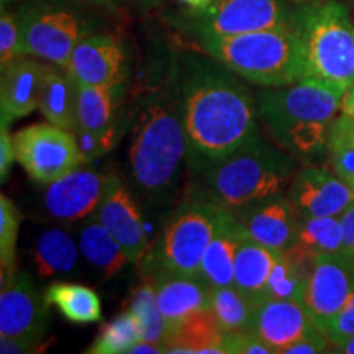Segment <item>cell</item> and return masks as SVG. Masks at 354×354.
<instances>
[{
    "label": "cell",
    "instance_id": "6da1fadb",
    "mask_svg": "<svg viewBox=\"0 0 354 354\" xmlns=\"http://www.w3.org/2000/svg\"><path fill=\"white\" fill-rule=\"evenodd\" d=\"M187 162L198 172L259 135L258 102L220 63H196L180 77Z\"/></svg>",
    "mask_w": 354,
    "mask_h": 354
},
{
    "label": "cell",
    "instance_id": "7a4b0ae2",
    "mask_svg": "<svg viewBox=\"0 0 354 354\" xmlns=\"http://www.w3.org/2000/svg\"><path fill=\"white\" fill-rule=\"evenodd\" d=\"M187 140L183 86L177 73L161 86L135 99L130 141V174L135 187L149 198H161L174 185Z\"/></svg>",
    "mask_w": 354,
    "mask_h": 354
},
{
    "label": "cell",
    "instance_id": "3957f363",
    "mask_svg": "<svg viewBox=\"0 0 354 354\" xmlns=\"http://www.w3.org/2000/svg\"><path fill=\"white\" fill-rule=\"evenodd\" d=\"M344 91L318 77H304L258 94L259 118L277 146L302 158L326 149L330 127Z\"/></svg>",
    "mask_w": 354,
    "mask_h": 354
},
{
    "label": "cell",
    "instance_id": "277c9868",
    "mask_svg": "<svg viewBox=\"0 0 354 354\" xmlns=\"http://www.w3.org/2000/svg\"><path fill=\"white\" fill-rule=\"evenodd\" d=\"M198 43L216 63L254 86L284 87L307 77L295 24L236 37L202 38Z\"/></svg>",
    "mask_w": 354,
    "mask_h": 354
},
{
    "label": "cell",
    "instance_id": "5b68a950",
    "mask_svg": "<svg viewBox=\"0 0 354 354\" xmlns=\"http://www.w3.org/2000/svg\"><path fill=\"white\" fill-rule=\"evenodd\" d=\"M295 161L261 133L228 158L202 171L210 201L227 210L282 194L294 179Z\"/></svg>",
    "mask_w": 354,
    "mask_h": 354
},
{
    "label": "cell",
    "instance_id": "8992f818",
    "mask_svg": "<svg viewBox=\"0 0 354 354\" xmlns=\"http://www.w3.org/2000/svg\"><path fill=\"white\" fill-rule=\"evenodd\" d=\"M307 77L346 92L354 84V21L342 0L302 3L295 12Z\"/></svg>",
    "mask_w": 354,
    "mask_h": 354
},
{
    "label": "cell",
    "instance_id": "52a82bcc",
    "mask_svg": "<svg viewBox=\"0 0 354 354\" xmlns=\"http://www.w3.org/2000/svg\"><path fill=\"white\" fill-rule=\"evenodd\" d=\"M223 207L194 198L180 203L167 218L156 241L141 258V274L149 279L161 272L198 274L207 246L218 228Z\"/></svg>",
    "mask_w": 354,
    "mask_h": 354
},
{
    "label": "cell",
    "instance_id": "ba28073f",
    "mask_svg": "<svg viewBox=\"0 0 354 354\" xmlns=\"http://www.w3.org/2000/svg\"><path fill=\"white\" fill-rule=\"evenodd\" d=\"M24 55L64 68L76 46L94 33V20L66 0H32L19 10Z\"/></svg>",
    "mask_w": 354,
    "mask_h": 354
},
{
    "label": "cell",
    "instance_id": "9c48e42d",
    "mask_svg": "<svg viewBox=\"0 0 354 354\" xmlns=\"http://www.w3.org/2000/svg\"><path fill=\"white\" fill-rule=\"evenodd\" d=\"M295 12L286 0H215L185 13L184 24L197 39L236 37L294 25Z\"/></svg>",
    "mask_w": 354,
    "mask_h": 354
},
{
    "label": "cell",
    "instance_id": "30bf717a",
    "mask_svg": "<svg viewBox=\"0 0 354 354\" xmlns=\"http://www.w3.org/2000/svg\"><path fill=\"white\" fill-rule=\"evenodd\" d=\"M13 146L26 174L44 185L86 165L74 133L50 122L21 128L13 135Z\"/></svg>",
    "mask_w": 354,
    "mask_h": 354
},
{
    "label": "cell",
    "instance_id": "8fae6325",
    "mask_svg": "<svg viewBox=\"0 0 354 354\" xmlns=\"http://www.w3.org/2000/svg\"><path fill=\"white\" fill-rule=\"evenodd\" d=\"M354 292V263L346 254H320L313 261L304 307L323 333Z\"/></svg>",
    "mask_w": 354,
    "mask_h": 354
},
{
    "label": "cell",
    "instance_id": "7c38bea8",
    "mask_svg": "<svg viewBox=\"0 0 354 354\" xmlns=\"http://www.w3.org/2000/svg\"><path fill=\"white\" fill-rule=\"evenodd\" d=\"M48 305L28 274L15 272L2 282L0 336L43 339L48 328Z\"/></svg>",
    "mask_w": 354,
    "mask_h": 354
},
{
    "label": "cell",
    "instance_id": "4fadbf2b",
    "mask_svg": "<svg viewBox=\"0 0 354 354\" xmlns=\"http://www.w3.org/2000/svg\"><path fill=\"white\" fill-rule=\"evenodd\" d=\"M66 71L86 86H122L127 81L125 46L115 35H88L73 51Z\"/></svg>",
    "mask_w": 354,
    "mask_h": 354
},
{
    "label": "cell",
    "instance_id": "5bb4252c",
    "mask_svg": "<svg viewBox=\"0 0 354 354\" xmlns=\"http://www.w3.org/2000/svg\"><path fill=\"white\" fill-rule=\"evenodd\" d=\"M95 216L120 243L130 263H138L148 251L143 218L131 192L118 176H109Z\"/></svg>",
    "mask_w": 354,
    "mask_h": 354
},
{
    "label": "cell",
    "instance_id": "9a60e30c",
    "mask_svg": "<svg viewBox=\"0 0 354 354\" xmlns=\"http://www.w3.org/2000/svg\"><path fill=\"white\" fill-rule=\"evenodd\" d=\"M289 201L300 216H342L354 205V190L325 167H305L292 179Z\"/></svg>",
    "mask_w": 354,
    "mask_h": 354
},
{
    "label": "cell",
    "instance_id": "2e32d148",
    "mask_svg": "<svg viewBox=\"0 0 354 354\" xmlns=\"http://www.w3.org/2000/svg\"><path fill=\"white\" fill-rule=\"evenodd\" d=\"M232 212L240 220L248 236L261 245L284 253L294 243L299 215L289 197L279 194Z\"/></svg>",
    "mask_w": 354,
    "mask_h": 354
},
{
    "label": "cell",
    "instance_id": "e0dca14e",
    "mask_svg": "<svg viewBox=\"0 0 354 354\" xmlns=\"http://www.w3.org/2000/svg\"><path fill=\"white\" fill-rule=\"evenodd\" d=\"M107 177L91 169L73 171L46 185L43 197L44 210L59 221H76L99 209Z\"/></svg>",
    "mask_w": 354,
    "mask_h": 354
},
{
    "label": "cell",
    "instance_id": "ac0fdd59",
    "mask_svg": "<svg viewBox=\"0 0 354 354\" xmlns=\"http://www.w3.org/2000/svg\"><path fill=\"white\" fill-rule=\"evenodd\" d=\"M315 328L318 326L312 322L302 302L264 299L256 305L248 330L258 335L277 354L284 353L287 346Z\"/></svg>",
    "mask_w": 354,
    "mask_h": 354
},
{
    "label": "cell",
    "instance_id": "d6986e66",
    "mask_svg": "<svg viewBox=\"0 0 354 354\" xmlns=\"http://www.w3.org/2000/svg\"><path fill=\"white\" fill-rule=\"evenodd\" d=\"M156 290L159 308L171 330L201 310L210 308L212 287L198 274L161 272L146 279Z\"/></svg>",
    "mask_w": 354,
    "mask_h": 354
},
{
    "label": "cell",
    "instance_id": "ffe728a7",
    "mask_svg": "<svg viewBox=\"0 0 354 354\" xmlns=\"http://www.w3.org/2000/svg\"><path fill=\"white\" fill-rule=\"evenodd\" d=\"M43 66L35 56L24 55L2 69L0 81V117L3 123L28 117L38 109Z\"/></svg>",
    "mask_w": 354,
    "mask_h": 354
},
{
    "label": "cell",
    "instance_id": "44dd1931",
    "mask_svg": "<svg viewBox=\"0 0 354 354\" xmlns=\"http://www.w3.org/2000/svg\"><path fill=\"white\" fill-rule=\"evenodd\" d=\"M246 236L245 228L232 210L223 209L216 233L207 246L202 258L201 276L212 289L233 286L234 282V258L238 246Z\"/></svg>",
    "mask_w": 354,
    "mask_h": 354
},
{
    "label": "cell",
    "instance_id": "7402d4cb",
    "mask_svg": "<svg viewBox=\"0 0 354 354\" xmlns=\"http://www.w3.org/2000/svg\"><path fill=\"white\" fill-rule=\"evenodd\" d=\"M38 109L53 125L69 131L77 128V82L64 68L43 66Z\"/></svg>",
    "mask_w": 354,
    "mask_h": 354
},
{
    "label": "cell",
    "instance_id": "603a6c76",
    "mask_svg": "<svg viewBox=\"0 0 354 354\" xmlns=\"http://www.w3.org/2000/svg\"><path fill=\"white\" fill-rule=\"evenodd\" d=\"M284 253L313 266L320 254H344V232L342 216H300L294 243Z\"/></svg>",
    "mask_w": 354,
    "mask_h": 354
},
{
    "label": "cell",
    "instance_id": "cb8c5ba5",
    "mask_svg": "<svg viewBox=\"0 0 354 354\" xmlns=\"http://www.w3.org/2000/svg\"><path fill=\"white\" fill-rule=\"evenodd\" d=\"M279 254L281 253L261 245L246 234L238 246L236 258H234L233 286L253 299L256 304L263 302L269 276Z\"/></svg>",
    "mask_w": 354,
    "mask_h": 354
},
{
    "label": "cell",
    "instance_id": "d4e9b609",
    "mask_svg": "<svg viewBox=\"0 0 354 354\" xmlns=\"http://www.w3.org/2000/svg\"><path fill=\"white\" fill-rule=\"evenodd\" d=\"M223 330L212 310H201L185 318L171 330L166 353L171 354H227L223 346Z\"/></svg>",
    "mask_w": 354,
    "mask_h": 354
},
{
    "label": "cell",
    "instance_id": "484cf974",
    "mask_svg": "<svg viewBox=\"0 0 354 354\" xmlns=\"http://www.w3.org/2000/svg\"><path fill=\"white\" fill-rule=\"evenodd\" d=\"M125 92L122 86H86L77 82V127L105 131L118 125V107Z\"/></svg>",
    "mask_w": 354,
    "mask_h": 354
},
{
    "label": "cell",
    "instance_id": "4316f807",
    "mask_svg": "<svg viewBox=\"0 0 354 354\" xmlns=\"http://www.w3.org/2000/svg\"><path fill=\"white\" fill-rule=\"evenodd\" d=\"M79 248L88 263L107 277L117 274L123 266L130 263L120 243L115 240L113 234L104 227V223L97 216L88 218L81 228Z\"/></svg>",
    "mask_w": 354,
    "mask_h": 354
},
{
    "label": "cell",
    "instance_id": "83f0119b",
    "mask_svg": "<svg viewBox=\"0 0 354 354\" xmlns=\"http://www.w3.org/2000/svg\"><path fill=\"white\" fill-rule=\"evenodd\" d=\"M46 302L76 325H91L102 320V302L94 290L74 282H55L44 292Z\"/></svg>",
    "mask_w": 354,
    "mask_h": 354
},
{
    "label": "cell",
    "instance_id": "f1b7e54d",
    "mask_svg": "<svg viewBox=\"0 0 354 354\" xmlns=\"http://www.w3.org/2000/svg\"><path fill=\"white\" fill-rule=\"evenodd\" d=\"M77 264V246L69 233L48 230L37 243L35 266L43 277L59 276L74 271Z\"/></svg>",
    "mask_w": 354,
    "mask_h": 354
},
{
    "label": "cell",
    "instance_id": "f546056e",
    "mask_svg": "<svg viewBox=\"0 0 354 354\" xmlns=\"http://www.w3.org/2000/svg\"><path fill=\"white\" fill-rule=\"evenodd\" d=\"M256 304L234 286L212 289L210 310L223 333L250 328Z\"/></svg>",
    "mask_w": 354,
    "mask_h": 354
},
{
    "label": "cell",
    "instance_id": "4dcf8cb0",
    "mask_svg": "<svg viewBox=\"0 0 354 354\" xmlns=\"http://www.w3.org/2000/svg\"><path fill=\"white\" fill-rule=\"evenodd\" d=\"M310 271L312 266L300 263L287 253H281L269 276L266 299L302 302Z\"/></svg>",
    "mask_w": 354,
    "mask_h": 354
},
{
    "label": "cell",
    "instance_id": "1f68e13d",
    "mask_svg": "<svg viewBox=\"0 0 354 354\" xmlns=\"http://www.w3.org/2000/svg\"><path fill=\"white\" fill-rule=\"evenodd\" d=\"M130 310L135 313L141 325V339L154 344H159L166 349L167 336H169V325H167L161 308H159L156 290L149 281H145L135 290L131 299Z\"/></svg>",
    "mask_w": 354,
    "mask_h": 354
},
{
    "label": "cell",
    "instance_id": "d6a6232c",
    "mask_svg": "<svg viewBox=\"0 0 354 354\" xmlns=\"http://www.w3.org/2000/svg\"><path fill=\"white\" fill-rule=\"evenodd\" d=\"M326 151L331 169L354 190V120L342 113L330 127Z\"/></svg>",
    "mask_w": 354,
    "mask_h": 354
},
{
    "label": "cell",
    "instance_id": "836d02e7",
    "mask_svg": "<svg viewBox=\"0 0 354 354\" xmlns=\"http://www.w3.org/2000/svg\"><path fill=\"white\" fill-rule=\"evenodd\" d=\"M141 325L130 308L105 323L95 342L87 349L88 354H128L130 348L141 339Z\"/></svg>",
    "mask_w": 354,
    "mask_h": 354
},
{
    "label": "cell",
    "instance_id": "e575fe53",
    "mask_svg": "<svg viewBox=\"0 0 354 354\" xmlns=\"http://www.w3.org/2000/svg\"><path fill=\"white\" fill-rule=\"evenodd\" d=\"M21 215L6 194L0 196V264L2 282L15 274L17 241H19Z\"/></svg>",
    "mask_w": 354,
    "mask_h": 354
},
{
    "label": "cell",
    "instance_id": "d590c367",
    "mask_svg": "<svg viewBox=\"0 0 354 354\" xmlns=\"http://www.w3.org/2000/svg\"><path fill=\"white\" fill-rule=\"evenodd\" d=\"M73 133L76 136L79 151H81L86 165L109 153L120 140V127L110 128L105 131L86 130V128L77 127Z\"/></svg>",
    "mask_w": 354,
    "mask_h": 354
},
{
    "label": "cell",
    "instance_id": "8d00e7d4",
    "mask_svg": "<svg viewBox=\"0 0 354 354\" xmlns=\"http://www.w3.org/2000/svg\"><path fill=\"white\" fill-rule=\"evenodd\" d=\"M24 56L21 26L19 13L6 10L2 7L0 15V68H7L17 57Z\"/></svg>",
    "mask_w": 354,
    "mask_h": 354
},
{
    "label": "cell",
    "instance_id": "74e56055",
    "mask_svg": "<svg viewBox=\"0 0 354 354\" xmlns=\"http://www.w3.org/2000/svg\"><path fill=\"white\" fill-rule=\"evenodd\" d=\"M221 346L227 354H274L272 349L251 330L225 333Z\"/></svg>",
    "mask_w": 354,
    "mask_h": 354
},
{
    "label": "cell",
    "instance_id": "f35d334b",
    "mask_svg": "<svg viewBox=\"0 0 354 354\" xmlns=\"http://www.w3.org/2000/svg\"><path fill=\"white\" fill-rule=\"evenodd\" d=\"M325 335L328 336V339L335 346H338L339 343H343L344 339H348L349 336L354 335V292L351 294V297L348 299V302L344 304L342 312L330 323Z\"/></svg>",
    "mask_w": 354,
    "mask_h": 354
},
{
    "label": "cell",
    "instance_id": "ab89813d",
    "mask_svg": "<svg viewBox=\"0 0 354 354\" xmlns=\"http://www.w3.org/2000/svg\"><path fill=\"white\" fill-rule=\"evenodd\" d=\"M328 336L320 328H315L310 331L308 335H305L304 338L297 339L295 343H292L290 346H287L282 354H318V353H326L328 351Z\"/></svg>",
    "mask_w": 354,
    "mask_h": 354
},
{
    "label": "cell",
    "instance_id": "60d3db41",
    "mask_svg": "<svg viewBox=\"0 0 354 354\" xmlns=\"http://www.w3.org/2000/svg\"><path fill=\"white\" fill-rule=\"evenodd\" d=\"M15 159V146H13V138L8 133V123L0 122V180L2 183L7 180Z\"/></svg>",
    "mask_w": 354,
    "mask_h": 354
},
{
    "label": "cell",
    "instance_id": "b9f144b4",
    "mask_svg": "<svg viewBox=\"0 0 354 354\" xmlns=\"http://www.w3.org/2000/svg\"><path fill=\"white\" fill-rule=\"evenodd\" d=\"M41 351H44V344L41 339L0 336V353L2 354H30Z\"/></svg>",
    "mask_w": 354,
    "mask_h": 354
},
{
    "label": "cell",
    "instance_id": "7bdbcfd3",
    "mask_svg": "<svg viewBox=\"0 0 354 354\" xmlns=\"http://www.w3.org/2000/svg\"><path fill=\"white\" fill-rule=\"evenodd\" d=\"M344 232V254L354 263V205L342 215Z\"/></svg>",
    "mask_w": 354,
    "mask_h": 354
},
{
    "label": "cell",
    "instance_id": "ee69618b",
    "mask_svg": "<svg viewBox=\"0 0 354 354\" xmlns=\"http://www.w3.org/2000/svg\"><path fill=\"white\" fill-rule=\"evenodd\" d=\"M162 353H166L165 348L159 346V344L143 342V339L136 342L130 348V351H128V354H162Z\"/></svg>",
    "mask_w": 354,
    "mask_h": 354
},
{
    "label": "cell",
    "instance_id": "f6af8a7d",
    "mask_svg": "<svg viewBox=\"0 0 354 354\" xmlns=\"http://www.w3.org/2000/svg\"><path fill=\"white\" fill-rule=\"evenodd\" d=\"M79 2L91 3V6H95V7H104L110 12L112 10L115 12V10H122V8H125L128 3H130V0H79Z\"/></svg>",
    "mask_w": 354,
    "mask_h": 354
},
{
    "label": "cell",
    "instance_id": "bcb514c9",
    "mask_svg": "<svg viewBox=\"0 0 354 354\" xmlns=\"http://www.w3.org/2000/svg\"><path fill=\"white\" fill-rule=\"evenodd\" d=\"M339 110H342V113L348 115L351 120H354V84L348 88L346 92H344V95L342 99V107H339Z\"/></svg>",
    "mask_w": 354,
    "mask_h": 354
},
{
    "label": "cell",
    "instance_id": "7dc6e473",
    "mask_svg": "<svg viewBox=\"0 0 354 354\" xmlns=\"http://www.w3.org/2000/svg\"><path fill=\"white\" fill-rule=\"evenodd\" d=\"M184 6H187L190 10H201V8L209 7L210 3H214L215 0H179Z\"/></svg>",
    "mask_w": 354,
    "mask_h": 354
},
{
    "label": "cell",
    "instance_id": "c3c4849f",
    "mask_svg": "<svg viewBox=\"0 0 354 354\" xmlns=\"http://www.w3.org/2000/svg\"><path fill=\"white\" fill-rule=\"evenodd\" d=\"M336 351L344 354H354V335L349 336L348 339H344L343 343H339L338 346H336Z\"/></svg>",
    "mask_w": 354,
    "mask_h": 354
},
{
    "label": "cell",
    "instance_id": "681fc988",
    "mask_svg": "<svg viewBox=\"0 0 354 354\" xmlns=\"http://www.w3.org/2000/svg\"><path fill=\"white\" fill-rule=\"evenodd\" d=\"M295 2L299 3V6H302V3H310V2H320V0H295ZM343 2V0H342Z\"/></svg>",
    "mask_w": 354,
    "mask_h": 354
}]
</instances>
